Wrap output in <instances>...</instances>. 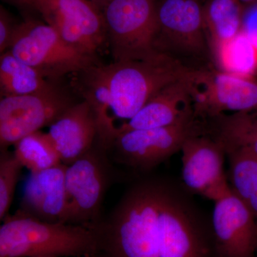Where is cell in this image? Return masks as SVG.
Returning <instances> with one entry per match:
<instances>
[{
	"label": "cell",
	"mask_w": 257,
	"mask_h": 257,
	"mask_svg": "<svg viewBox=\"0 0 257 257\" xmlns=\"http://www.w3.org/2000/svg\"><path fill=\"white\" fill-rule=\"evenodd\" d=\"M183 184L141 176L95 226L97 257H215L211 221Z\"/></svg>",
	"instance_id": "obj_1"
},
{
	"label": "cell",
	"mask_w": 257,
	"mask_h": 257,
	"mask_svg": "<svg viewBox=\"0 0 257 257\" xmlns=\"http://www.w3.org/2000/svg\"><path fill=\"white\" fill-rule=\"evenodd\" d=\"M190 69L175 56L160 51L143 60L96 62L80 72L83 99L95 114L101 146L108 148L121 124Z\"/></svg>",
	"instance_id": "obj_2"
},
{
	"label": "cell",
	"mask_w": 257,
	"mask_h": 257,
	"mask_svg": "<svg viewBox=\"0 0 257 257\" xmlns=\"http://www.w3.org/2000/svg\"><path fill=\"white\" fill-rule=\"evenodd\" d=\"M0 227V257H97L95 228L36 219L18 210Z\"/></svg>",
	"instance_id": "obj_3"
},
{
	"label": "cell",
	"mask_w": 257,
	"mask_h": 257,
	"mask_svg": "<svg viewBox=\"0 0 257 257\" xmlns=\"http://www.w3.org/2000/svg\"><path fill=\"white\" fill-rule=\"evenodd\" d=\"M102 14L114 62L143 60L160 52L156 0H111Z\"/></svg>",
	"instance_id": "obj_4"
},
{
	"label": "cell",
	"mask_w": 257,
	"mask_h": 257,
	"mask_svg": "<svg viewBox=\"0 0 257 257\" xmlns=\"http://www.w3.org/2000/svg\"><path fill=\"white\" fill-rule=\"evenodd\" d=\"M9 50L51 81L80 73L96 63V58L66 43L50 25L35 20L17 25Z\"/></svg>",
	"instance_id": "obj_5"
},
{
	"label": "cell",
	"mask_w": 257,
	"mask_h": 257,
	"mask_svg": "<svg viewBox=\"0 0 257 257\" xmlns=\"http://www.w3.org/2000/svg\"><path fill=\"white\" fill-rule=\"evenodd\" d=\"M202 134H207L205 121L195 118L173 126L124 132L108 148H114L117 163L144 176L181 151L186 140Z\"/></svg>",
	"instance_id": "obj_6"
},
{
	"label": "cell",
	"mask_w": 257,
	"mask_h": 257,
	"mask_svg": "<svg viewBox=\"0 0 257 257\" xmlns=\"http://www.w3.org/2000/svg\"><path fill=\"white\" fill-rule=\"evenodd\" d=\"M194 116L207 120L226 112L257 111V81L216 69H191Z\"/></svg>",
	"instance_id": "obj_7"
},
{
	"label": "cell",
	"mask_w": 257,
	"mask_h": 257,
	"mask_svg": "<svg viewBox=\"0 0 257 257\" xmlns=\"http://www.w3.org/2000/svg\"><path fill=\"white\" fill-rule=\"evenodd\" d=\"M32 8L66 43L96 58L107 42L102 12L91 0H35Z\"/></svg>",
	"instance_id": "obj_8"
},
{
	"label": "cell",
	"mask_w": 257,
	"mask_h": 257,
	"mask_svg": "<svg viewBox=\"0 0 257 257\" xmlns=\"http://www.w3.org/2000/svg\"><path fill=\"white\" fill-rule=\"evenodd\" d=\"M74 104L59 88L27 95L2 97L0 147L8 150L22 139L50 126Z\"/></svg>",
	"instance_id": "obj_9"
},
{
	"label": "cell",
	"mask_w": 257,
	"mask_h": 257,
	"mask_svg": "<svg viewBox=\"0 0 257 257\" xmlns=\"http://www.w3.org/2000/svg\"><path fill=\"white\" fill-rule=\"evenodd\" d=\"M107 162L94 149L70 165L65 172L67 211L64 222L94 228L108 183Z\"/></svg>",
	"instance_id": "obj_10"
},
{
	"label": "cell",
	"mask_w": 257,
	"mask_h": 257,
	"mask_svg": "<svg viewBox=\"0 0 257 257\" xmlns=\"http://www.w3.org/2000/svg\"><path fill=\"white\" fill-rule=\"evenodd\" d=\"M182 184L191 193L217 202L231 192L224 170V145L208 134L194 135L182 146Z\"/></svg>",
	"instance_id": "obj_11"
},
{
	"label": "cell",
	"mask_w": 257,
	"mask_h": 257,
	"mask_svg": "<svg viewBox=\"0 0 257 257\" xmlns=\"http://www.w3.org/2000/svg\"><path fill=\"white\" fill-rule=\"evenodd\" d=\"M157 13L159 50L171 49L187 55L205 52L207 35L200 0H160Z\"/></svg>",
	"instance_id": "obj_12"
},
{
	"label": "cell",
	"mask_w": 257,
	"mask_h": 257,
	"mask_svg": "<svg viewBox=\"0 0 257 257\" xmlns=\"http://www.w3.org/2000/svg\"><path fill=\"white\" fill-rule=\"evenodd\" d=\"M211 221L215 257H256V217L232 190L214 202Z\"/></svg>",
	"instance_id": "obj_13"
},
{
	"label": "cell",
	"mask_w": 257,
	"mask_h": 257,
	"mask_svg": "<svg viewBox=\"0 0 257 257\" xmlns=\"http://www.w3.org/2000/svg\"><path fill=\"white\" fill-rule=\"evenodd\" d=\"M189 73L161 89L133 117L118 128L114 138L130 130L165 127L195 119Z\"/></svg>",
	"instance_id": "obj_14"
},
{
	"label": "cell",
	"mask_w": 257,
	"mask_h": 257,
	"mask_svg": "<svg viewBox=\"0 0 257 257\" xmlns=\"http://www.w3.org/2000/svg\"><path fill=\"white\" fill-rule=\"evenodd\" d=\"M47 135L62 163L70 165L92 150L99 135L92 106L84 99L74 103L50 125Z\"/></svg>",
	"instance_id": "obj_15"
},
{
	"label": "cell",
	"mask_w": 257,
	"mask_h": 257,
	"mask_svg": "<svg viewBox=\"0 0 257 257\" xmlns=\"http://www.w3.org/2000/svg\"><path fill=\"white\" fill-rule=\"evenodd\" d=\"M66 168L67 165L60 164L31 172L24 187L20 211L40 220L64 222L67 211Z\"/></svg>",
	"instance_id": "obj_16"
},
{
	"label": "cell",
	"mask_w": 257,
	"mask_h": 257,
	"mask_svg": "<svg viewBox=\"0 0 257 257\" xmlns=\"http://www.w3.org/2000/svg\"><path fill=\"white\" fill-rule=\"evenodd\" d=\"M205 121L208 135L219 140L225 151L245 149L257 155V111L224 114Z\"/></svg>",
	"instance_id": "obj_17"
},
{
	"label": "cell",
	"mask_w": 257,
	"mask_h": 257,
	"mask_svg": "<svg viewBox=\"0 0 257 257\" xmlns=\"http://www.w3.org/2000/svg\"><path fill=\"white\" fill-rule=\"evenodd\" d=\"M55 84L10 50L0 56V95H27L48 90Z\"/></svg>",
	"instance_id": "obj_18"
},
{
	"label": "cell",
	"mask_w": 257,
	"mask_h": 257,
	"mask_svg": "<svg viewBox=\"0 0 257 257\" xmlns=\"http://www.w3.org/2000/svg\"><path fill=\"white\" fill-rule=\"evenodd\" d=\"M211 48L219 70L239 77L254 78L257 73V48L243 30Z\"/></svg>",
	"instance_id": "obj_19"
},
{
	"label": "cell",
	"mask_w": 257,
	"mask_h": 257,
	"mask_svg": "<svg viewBox=\"0 0 257 257\" xmlns=\"http://www.w3.org/2000/svg\"><path fill=\"white\" fill-rule=\"evenodd\" d=\"M203 16L211 47L232 38L242 30V5L237 0H208L203 5Z\"/></svg>",
	"instance_id": "obj_20"
},
{
	"label": "cell",
	"mask_w": 257,
	"mask_h": 257,
	"mask_svg": "<svg viewBox=\"0 0 257 257\" xmlns=\"http://www.w3.org/2000/svg\"><path fill=\"white\" fill-rule=\"evenodd\" d=\"M226 154L229 159L230 187L257 220V155L240 148L226 150Z\"/></svg>",
	"instance_id": "obj_21"
},
{
	"label": "cell",
	"mask_w": 257,
	"mask_h": 257,
	"mask_svg": "<svg viewBox=\"0 0 257 257\" xmlns=\"http://www.w3.org/2000/svg\"><path fill=\"white\" fill-rule=\"evenodd\" d=\"M14 154L30 172H40L62 164L47 133L40 131L20 140L15 145Z\"/></svg>",
	"instance_id": "obj_22"
},
{
	"label": "cell",
	"mask_w": 257,
	"mask_h": 257,
	"mask_svg": "<svg viewBox=\"0 0 257 257\" xmlns=\"http://www.w3.org/2000/svg\"><path fill=\"white\" fill-rule=\"evenodd\" d=\"M23 166L14 152L1 150L0 155V219L8 216Z\"/></svg>",
	"instance_id": "obj_23"
},
{
	"label": "cell",
	"mask_w": 257,
	"mask_h": 257,
	"mask_svg": "<svg viewBox=\"0 0 257 257\" xmlns=\"http://www.w3.org/2000/svg\"><path fill=\"white\" fill-rule=\"evenodd\" d=\"M17 25L3 5L0 7V53L10 50Z\"/></svg>",
	"instance_id": "obj_24"
},
{
	"label": "cell",
	"mask_w": 257,
	"mask_h": 257,
	"mask_svg": "<svg viewBox=\"0 0 257 257\" xmlns=\"http://www.w3.org/2000/svg\"><path fill=\"white\" fill-rule=\"evenodd\" d=\"M5 1L15 5H19V6L32 7L35 0H5Z\"/></svg>",
	"instance_id": "obj_25"
},
{
	"label": "cell",
	"mask_w": 257,
	"mask_h": 257,
	"mask_svg": "<svg viewBox=\"0 0 257 257\" xmlns=\"http://www.w3.org/2000/svg\"><path fill=\"white\" fill-rule=\"evenodd\" d=\"M94 5L102 12L103 9L105 8L106 5L111 1V0H91Z\"/></svg>",
	"instance_id": "obj_26"
},
{
	"label": "cell",
	"mask_w": 257,
	"mask_h": 257,
	"mask_svg": "<svg viewBox=\"0 0 257 257\" xmlns=\"http://www.w3.org/2000/svg\"><path fill=\"white\" fill-rule=\"evenodd\" d=\"M238 2H239L241 5L242 4H250V3H253L255 2H256L257 0H237Z\"/></svg>",
	"instance_id": "obj_27"
}]
</instances>
